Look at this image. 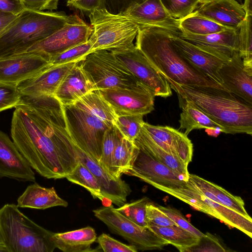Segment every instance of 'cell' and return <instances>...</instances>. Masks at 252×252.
I'll return each instance as SVG.
<instances>
[{
	"mask_svg": "<svg viewBox=\"0 0 252 252\" xmlns=\"http://www.w3.org/2000/svg\"><path fill=\"white\" fill-rule=\"evenodd\" d=\"M169 15L181 20L192 13L198 6L199 0H160Z\"/></svg>",
	"mask_w": 252,
	"mask_h": 252,
	"instance_id": "cell-40",
	"label": "cell"
},
{
	"mask_svg": "<svg viewBox=\"0 0 252 252\" xmlns=\"http://www.w3.org/2000/svg\"><path fill=\"white\" fill-rule=\"evenodd\" d=\"M134 142L158 161L169 168L181 180L185 182L189 180V173L188 170V165L159 146L142 126Z\"/></svg>",
	"mask_w": 252,
	"mask_h": 252,
	"instance_id": "cell-26",
	"label": "cell"
},
{
	"mask_svg": "<svg viewBox=\"0 0 252 252\" xmlns=\"http://www.w3.org/2000/svg\"><path fill=\"white\" fill-rule=\"evenodd\" d=\"M0 252H8L4 243L0 238Z\"/></svg>",
	"mask_w": 252,
	"mask_h": 252,
	"instance_id": "cell-53",
	"label": "cell"
},
{
	"mask_svg": "<svg viewBox=\"0 0 252 252\" xmlns=\"http://www.w3.org/2000/svg\"><path fill=\"white\" fill-rule=\"evenodd\" d=\"M229 251L220 240L210 233L204 234L197 244L188 248L185 252H225Z\"/></svg>",
	"mask_w": 252,
	"mask_h": 252,
	"instance_id": "cell-42",
	"label": "cell"
},
{
	"mask_svg": "<svg viewBox=\"0 0 252 252\" xmlns=\"http://www.w3.org/2000/svg\"><path fill=\"white\" fill-rule=\"evenodd\" d=\"M88 16L92 29L89 38L93 44L92 52L111 51L133 44L140 26L132 20L105 8L95 9Z\"/></svg>",
	"mask_w": 252,
	"mask_h": 252,
	"instance_id": "cell-6",
	"label": "cell"
},
{
	"mask_svg": "<svg viewBox=\"0 0 252 252\" xmlns=\"http://www.w3.org/2000/svg\"><path fill=\"white\" fill-rule=\"evenodd\" d=\"M35 182V174L27 160L7 134L0 130V178Z\"/></svg>",
	"mask_w": 252,
	"mask_h": 252,
	"instance_id": "cell-19",
	"label": "cell"
},
{
	"mask_svg": "<svg viewBox=\"0 0 252 252\" xmlns=\"http://www.w3.org/2000/svg\"><path fill=\"white\" fill-rule=\"evenodd\" d=\"M79 62L51 65L36 75L17 85L22 94L29 96L54 95L65 76Z\"/></svg>",
	"mask_w": 252,
	"mask_h": 252,
	"instance_id": "cell-20",
	"label": "cell"
},
{
	"mask_svg": "<svg viewBox=\"0 0 252 252\" xmlns=\"http://www.w3.org/2000/svg\"><path fill=\"white\" fill-rule=\"evenodd\" d=\"M170 32V39L180 54L197 71L210 79L221 85L218 70L225 60L203 50L192 44L182 39L178 34Z\"/></svg>",
	"mask_w": 252,
	"mask_h": 252,
	"instance_id": "cell-16",
	"label": "cell"
},
{
	"mask_svg": "<svg viewBox=\"0 0 252 252\" xmlns=\"http://www.w3.org/2000/svg\"><path fill=\"white\" fill-rule=\"evenodd\" d=\"M252 16H246L239 27V54L246 69L252 74Z\"/></svg>",
	"mask_w": 252,
	"mask_h": 252,
	"instance_id": "cell-35",
	"label": "cell"
},
{
	"mask_svg": "<svg viewBox=\"0 0 252 252\" xmlns=\"http://www.w3.org/2000/svg\"><path fill=\"white\" fill-rule=\"evenodd\" d=\"M96 238V233L91 226L63 233H54L53 235L56 248L64 252L94 251L92 249L91 245Z\"/></svg>",
	"mask_w": 252,
	"mask_h": 252,
	"instance_id": "cell-27",
	"label": "cell"
},
{
	"mask_svg": "<svg viewBox=\"0 0 252 252\" xmlns=\"http://www.w3.org/2000/svg\"><path fill=\"white\" fill-rule=\"evenodd\" d=\"M119 14L140 26L156 27L173 32H182L180 20L169 15L160 0H142L130 5Z\"/></svg>",
	"mask_w": 252,
	"mask_h": 252,
	"instance_id": "cell-15",
	"label": "cell"
},
{
	"mask_svg": "<svg viewBox=\"0 0 252 252\" xmlns=\"http://www.w3.org/2000/svg\"><path fill=\"white\" fill-rule=\"evenodd\" d=\"M18 208L44 210L62 206L66 207L68 203L61 198L54 187L47 188L34 182L27 187L17 199Z\"/></svg>",
	"mask_w": 252,
	"mask_h": 252,
	"instance_id": "cell-25",
	"label": "cell"
},
{
	"mask_svg": "<svg viewBox=\"0 0 252 252\" xmlns=\"http://www.w3.org/2000/svg\"><path fill=\"white\" fill-rule=\"evenodd\" d=\"M93 212L112 232L121 236L137 250H160L169 244L148 227L139 226L126 218L112 205Z\"/></svg>",
	"mask_w": 252,
	"mask_h": 252,
	"instance_id": "cell-9",
	"label": "cell"
},
{
	"mask_svg": "<svg viewBox=\"0 0 252 252\" xmlns=\"http://www.w3.org/2000/svg\"><path fill=\"white\" fill-rule=\"evenodd\" d=\"M179 26L182 33L196 35H205L232 29L218 24L195 11L180 20Z\"/></svg>",
	"mask_w": 252,
	"mask_h": 252,
	"instance_id": "cell-33",
	"label": "cell"
},
{
	"mask_svg": "<svg viewBox=\"0 0 252 252\" xmlns=\"http://www.w3.org/2000/svg\"><path fill=\"white\" fill-rule=\"evenodd\" d=\"M182 112L179 121V128L185 129L186 135L195 129H213L222 127L213 121L190 101L178 97Z\"/></svg>",
	"mask_w": 252,
	"mask_h": 252,
	"instance_id": "cell-28",
	"label": "cell"
},
{
	"mask_svg": "<svg viewBox=\"0 0 252 252\" xmlns=\"http://www.w3.org/2000/svg\"><path fill=\"white\" fill-rule=\"evenodd\" d=\"M96 240L100 248L105 252H137L138 251L135 246L122 243L105 233L99 235Z\"/></svg>",
	"mask_w": 252,
	"mask_h": 252,
	"instance_id": "cell-43",
	"label": "cell"
},
{
	"mask_svg": "<svg viewBox=\"0 0 252 252\" xmlns=\"http://www.w3.org/2000/svg\"><path fill=\"white\" fill-rule=\"evenodd\" d=\"M11 135L31 167L47 179L65 178L79 162L63 107L54 96L22 94L15 107Z\"/></svg>",
	"mask_w": 252,
	"mask_h": 252,
	"instance_id": "cell-1",
	"label": "cell"
},
{
	"mask_svg": "<svg viewBox=\"0 0 252 252\" xmlns=\"http://www.w3.org/2000/svg\"><path fill=\"white\" fill-rule=\"evenodd\" d=\"M92 32L91 26L76 14L63 27L37 42L28 51H35L50 57L88 41Z\"/></svg>",
	"mask_w": 252,
	"mask_h": 252,
	"instance_id": "cell-11",
	"label": "cell"
},
{
	"mask_svg": "<svg viewBox=\"0 0 252 252\" xmlns=\"http://www.w3.org/2000/svg\"><path fill=\"white\" fill-rule=\"evenodd\" d=\"M148 227L181 252L197 244L200 238L176 225L161 226L149 224Z\"/></svg>",
	"mask_w": 252,
	"mask_h": 252,
	"instance_id": "cell-31",
	"label": "cell"
},
{
	"mask_svg": "<svg viewBox=\"0 0 252 252\" xmlns=\"http://www.w3.org/2000/svg\"><path fill=\"white\" fill-rule=\"evenodd\" d=\"M218 74L227 91L252 105V74L246 69L239 52L222 64Z\"/></svg>",
	"mask_w": 252,
	"mask_h": 252,
	"instance_id": "cell-18",
	"label": "cell"
},
{
	"mask_svg": "<svg viewBox=\"0 0 252 252\" xmlns=\"http://www.w3.org/2000/svg\"><path fill=\"white\" fill-rule=\"evenodd\" d=\"M216 0H199V4H203L210 2Z\"/></svg>",
	"mask_w": 252,
	"mask_h": 252,
	"instance_id": "cell-54",
	"label": "cell"
},
{
	"mask_svg": "<svg viewBox=\"0 0 252 252\" xmlns=\"http://www.w3.org/2000/svg\"><path fill=\"white\" fill-rule=\"evenodd\" d=\"M208 134L214 136H217L220 132H222V129L220 127H217L213 129H205Z\"/></svg>",
	"mask_w": 252,
	"mask_h": 252,
	"instance_id": "cell-52",
	"label": "cell"
},
{
	"mask_svg": "<svg viewBox=\"0 0 252 252\" xmlns=\"http://www.w3.org/2000/svg\"><path fill=\"white\" fill-rule=\"evenodd\" d=\"M64 12L25 9L0 33V58L27 52L72 18Z\"/></svg>",
	"mask_w": 252,
	"mask_h": 252,
	"instance_id": "cell-4",
	"label": "cell"
},
{
	"mask_svg": "<svg viewBox=\"0 0 252 252\" xmlns=\"http://www.w3.org/2000/svg\"><path fill=\"white\" fill-rule=\"evenodd\" d=\"M148 198L145 197L131 203H126L116 208L121 214L136 224L142 227H148L146 217V206L150 203Z\"/></svg>",
	"mask_w": 252,
	"mask_h": 252,
	"instance_id": "cell-39",
	"label": "cell"
},
{
	"mask_svg": "<svg viewBox=\"0 0 252 252\" xmlns=\"http://www.w3.org/2000/svg\"><path fill=\"white\" fill-rule=\"evenodd\" d=\"M66 5L88 15L95 9L105 8L104 0H67Z\"/></svg>",
	"mask_w": 252,
	"mask_h": 252,
	"instance_id": "cell-46",
	"label": "cell"
},
{
	"mask_svg": "<svg viewBox=\"0 0 252 252\" xmlns=\"http://www.w3.org/2000/svg\"><path fill=\"white\" fill-rule=\"evenodd\" d=\"M142 127L151 137L166 145L187 164L191 161L193 144L184 133L169 126H154L144 122Z\"/></svg>",
	"mask_w": 252,
	"mask_h": 252,
	"instance_id": "cell-23",
	"label": "cell"
},
{
	"mask_svg": "<svg viewBox=\"0 0 252 252\" xmlns=\"http://www.w3.org/2000/svg\"><path fill=\"white\" fill-rule=\"evenodd\" d=\"M93 44L87 42L74 46L61 53L50 57L51 65H61L72 62H80L92 52Z\"/></svg>",
	"mask_w": 252,
	"mask_h": 252,
	"instance_id": "cell-38",
	"label": "cell"
},
{
	"mask_svg": "<svg viewBox=\"0 0 252 252\" xmlns=\"http://www.w3.org/2000/svg\"><path fill=\"white\" fill-rule=\"evenodd\" d=\"M239 27L205 35L182 32L178 35L203 50L228 60L235 52H239Z\"/></svg>",
	"mask_w": 252,
	"mask_h": 252,
	"instance_id": "cell-21",
	"label": "cell"
},
{
	"mask_svg": "<svg viewBox=\"0 0 252 252\" xmlns=\"http://www.w3.org/2000/svg\"><path fill=\"white\" fill-rule=\"evenodd\" d=\"M142 0H104V6L108 11L118 14L125 11L130 5Z\"/></svg>",
	"mask_w": 252,
	"mask_h": 252,
	"instance_id": "cell-48",
	"label": "cell"
},
{
	"mask_svg": "<svg viewBox=\"0 0 252 252\" xmlns=\"http://www.w3.org/2000/svg\"><path fill=\"white\" fill-rule=\"evenodd\" d=\"M114 124L122 135L134 141L138 136L143 121V115L117 113Z\"/></svg>",
	"mask_w": 252,
	"mask_h": 252,
	"instance_id": "cell-37",
	"label": "cell"
},
{
	"mask_svg": "<svg viewBox=\"0 0 252 252\" xmlns=\"http://www.w3.org/2000/svg\"><path fill=\"white\" fill-rule=\"evenodd\" d=\"M65 178L69 182L84 187L94 198L104 202L105 198L102 194L97 180L91 171L80 161L73 171Z\"/></svg>",
	"mask_w": 252,
	"mask_h": 252,
	"instance_id": "cell-34",
	"label": "cell"
},
{
	"mask_svg": "<svg viewBox=\"0 0 252 252\" xmlns=\"http://www.w3.org/2000/svg\"><path fill=\"white\" fill-rule=\"evenodd\" d=\"M178 97L192 102L226 134H252V105L223 90L169 83Z\"/></svg>",
	"mask_w": 252,
	"mask_h": 252,
	"instance_id": "cell-3",
	"label": "cell"
},
{
	"mask_svg": "<svg viewBox=\"0 0 252 252\" xmlns=\"http://www.w3.org/2000/svg\"><path fill=\"white\" fill-rule=\"evenodd\" d=\"M51 65L49 56L35 51L0 58V82L17 85Z\"/></svg>",
	"mask_w": 252,
	"mask_h": 252,
	"instance_id": "cell-14",
	"label": "cell"
},
{
	"mask_svg": "<svg viewBox=\"0 0 252 252\" xmlns=\"http://www.w3.org/2000/svg\"><path fill=\"white\" fill-rule=\"evenodd\" d=\"M242 6L246 16H252V0H244Z\"/></svg>",
	"mask_w": 252,
	"mask_h": 252,
	"instance_id": "cell-51",
	"label": "cell"
},
{
	"mask_svg": "<svg viewBox=\"0 0 252 252\" xmlns=\"http://www.w3.org/2000/svg\"><path fill=\"white\" fill-rule=\"evenodd\" d=\"M146 217L148 225L152 224L161 226L176 225L158 206L149 203L146 206Z\"/></svg>",
	"mask_w": 252,
	"mask_h": 252,
	"instance_id": "cell-45",
	"label": "cell"
},
{
	"mask_svg": "<svg viewBox=\"0 0 252 252\" xmlns=\"http://www.w3.org/2000/svg\"><path fill=\"white\" fill-rule=\"evenodd\" d=\"M237 2H238L240 4H243V0H235Z\"/></svg>",
	"mask_w": 252,
	"mask_h": 252,
	"instance_id": "cell-55",
	"label": "cell"
},
{
	"mask_svg": "<svg viewBox=\"0 0 252 252\" xmlns=\"http://www.w3.org/2000/svg\"><path fill=\"white\" fill-rule=\"evenodd\" d=\"M25 8L21 0H0V10L18 15Z\"/></svg>",
	"mask_w": 252,
	"mask_h": 252,
	"instance_id": "cell-49",
	"label": "cell"
},
{
	"mask_svg": "<svg viewBox=\"0 0 252 252\" xmlns=\"http://www.w3.org/2000/svg\"><path fill=\"white\" fill-rule=\"evenodd\" d=\"M79 63L65 76L54 93V96L63 105L73 104L86 94L95 90Z\"/></svg>",
	"mask_w": 252,
	"mask_h": 252,
	"instance_id": "cell-24",
	"label": "cell"
},
{
	"mask_svg": "<svg viewBox=\"0 0 252 252\" xmlns=\"http://www.w3.org/2000/svg\"><path fill=\"white\" fill-rule=\"evenodd\" d=\"M79 64L95 90L133 88L141 84L109 51H94Z\"/></svg>",
	"mask_w": 252,
	"mask_h": 252,
	"instance_id": "cell-7",
	"label": "cell"
},
{
	"mask_svg": "<svg viewBox=\"0 0 252 252\" xmlns=\"http://www.w3.org/2000/svg\"><path fill=\"white\" fill-rule=\"evenodd\" d=\"M63 107L66 127L74 144L99 161L104 134L113 125L95 117L73 104L63 105Z\"/></svg>",
	"mask_w": 252,
	"mask_h": 252,
	"instance_id": "cell-8",
	"label": "cell"
},
{
	"mask_svg": "<svg viewBox=\"0 0 252 252\" xmlns=\"http://www.w3.org/2000/svg\"><path fill=\"white\" fill-rule=\"evenodd\" d=\"M54 233L34 222L14 203L0 208V238L8 252H53L56 248Z\"/></svg>",
	"mask_w": 252,
	"mask_h": 252,
	"instance_id": "cell-5",
	"label": "cell"
},
{
	"mask_svg": "<svg viewBox=\"0 0 252 252\" xmlns=\"http://www.w3.org/2000/svg\"><path fill=\"white\" fill-rule=\"evenodd\" d=\"M122 136V133L115 125H113L109 127L106 130L103 136L101 155L98 162L111 175H112V161L113 153L119 141Z\"/></svg>",
	"mask_w": 252,
	"mask_h": 252,
	"instance_id": "cell-36",
	"label": "cell"
},
{
	"mask_svg": "<svg viewBox=\"0 0 252 252\" xmlns=\"http://www.w3.org/2000/svg\"><path fill=\"white\" fill-rule=\"evenodd\" d=\"M138 147L134 141L123 136L119 141L113 153L112 161V175L121 178L131 167L137 153Z\"/></svg>",
	"mask_w": 252,
	"mask_h": 252,
	"instance_id": "cell-32",
	"label": "cell"
},
{
	"mask_svg": "<svg viewBox=\"0 0 252 252\" xmlns=\"http://www.w3.org/2000/svg\"><path fill=\"white\" fill-rule=\"evenodd\" d=\"M189 179L198 188L204 189L214 194L220 204L246 218H251L245 209V203L241 197L233 195L219 186L197 175L189 174Z\"/></svg>",
	"mask_w": 252,
	"mask_h": 252,
	"instance_id": "cell-30",
	"label": "cell"
},
{
	"mask_svg": "<svg viewBox=\"0 0 252 252\" xmlns=\"http://www.w3.org/2000/svg\"><path fill=\"white\" fill-rule=\"evenodd\" d=\"M73 105L109 124H114L117 116L115 110L96 90L86 94Z\"/></svg>",
	"mask_w": 252,
	"mask_h": 252,
	"instance_id": "cell-29",
	"label": "cell"
},
{
	"mask_svg": "<svg viewBox=\"0 0 252 252\" xmlns=\"http://www.w3.org/2000/svg\"><path fill=\"white\" fill-rule=\"evenodd\" d=\"M114 109L116 114L145 115L154 110L155 96L142 84L133 88L96 90Z\"/></svg>",
	"mask_w": 252,
	"mask_h": 252,
	"instance_id": "cell-13",
	"label": "cell"
},
{
	"mask_svg": "<svg viewBox=\"0 0 252 252\" xmlns=\"http://www.w3.org/2000/svg\"><path fill=\"white\" fill-rule=\"evenodd\" d=\"M76 146L79 161L94 174L105 199L119 207L125 204L127 196L131 192L129 186L121 178H117L111 175L97 160Z\"/></svg>",
	"mask_w": 252,
	"mask_h": 252,
	"instance_id": "cell-17",
	"label": "cell"
},
{
	"mask_svg": "<svg viewBox=\"0 0 252 252\" xmlns=\"http://www.w3.org/2000/svg\"><path fill=\"white\" fill-rule=\"evenodd\" d=\"M135 144L138 151L131 168L125 174L138 178L155 188L159 186L179 189L185 186L186 182L181 180L169 168Z\"/></svg>",
	"mask_w": 252,
	"mask_h": 252,
	"instance_id": "cell-12",
	"label": "cell"
},
{
	"mask_svg": "<svg viewBox=\"0 0 252 252\" xmlns=\"http://www.w3.org/2000/svg\"><path fill=\"white\" fill-rule=\"evenodd\" d=\"M21 95L16 85L0 82V112L15 107Z\"/></svg>",
	"mask_w": 252,
	"mask_h": 252,
	"instance_id": "cell-41",
	"label": "cell"
},
{
	"mask_svg": "<svg viewBox=\"0 0 252 252\" xmlns=\"http://www.w3.org/2000/svg\"><path fill=\"white\" fill-rule=\"evenodd\" d=\"M17 15L6 13L0 10V33L14 20Z\"/></svg>",
	"mask_w": 252,
	"mask_h": 252,
	"instance_id": "cell-50",
	"label": "cell"
},
{
	"mask_svg": "<svg viewBox=\"0 0 252 252\" xmlns=\"http://www.w3.org/2000/svg\"><path fill=\"white\" fill-rule=\"evenodd\" d=\"M109 51L155 96L167 97L172 95L168 82L152 66L135 45Z\"/></svg>",
	"mask_w": 252,
	"mask_h": 252,
	"instance_id": "cell-10",
	"label": "cell"
},
{
	"mask_svg": "<svg viewBox=\"0 0 252 252\" xmlns=\"http://www.w3.org/2000/svg\"><path fill=\"white\" fill-rule=\"evenodd\" d=\"M197 14L229 29H238L246 17L242 5L235 0H216L200 4Z\"/></svg>",
	"mask_w": 252,
	"mask_h": 252,
	"instance_id": "cell-22",
	"label": "cell"
},
{
	"mask_svg": "<svg viewBox=\"0 0 252 252\" xmlns=\"http://www.w3.org/2000/svg\"><path fill=\"white\" fill-rule=\"evenodd\" d=\"M175 224L200 238L204 234L193 226L178 210L161 206H158Z\"/></svg>",
	"mask_w": 252,
	"mask_h": 252,
	"instance_id": "cell-44",
	"label": "cell"
},
{
	"mask_svg": "<svg viewBox=\"0 0 252 252\" xmlns=\"http://www.w3.org/2000/svg\"><path fill=\"white\" fill-rule=\"evenodd\" d=\"M171 32L159 27L140 26L135 45L169 83L226 91L183 58L171 42Z\"/></svg>",
	"mask_w": 252,
	"mask_h": 252,
	"instance_id": "cell-2",
	"label": "cell"
},
{
	"mask_svg": "<svg viewBox=\"0 0 252 252\" xmlns=\"http://www.w3.org/2000/svg\"><path fill=\"white\" fill-rule=\"evenodd\" d=\"M25 9L42 11L58 8L60 0H21Z\"/></svg>",
	"mask_w": 252,
	"mask_h": 252,
	"instance_id": "cell-47",
	"label": "cell"
}]
</instances>
